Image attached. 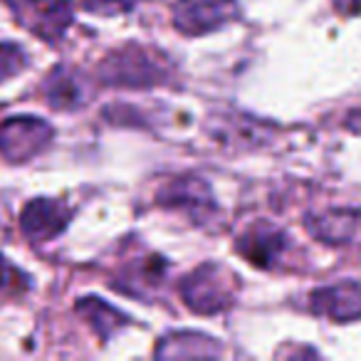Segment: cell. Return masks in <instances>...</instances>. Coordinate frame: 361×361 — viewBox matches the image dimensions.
<instances>
[{"instance_id": "11", "label": "cell", "mask_w": 361, "mask_h": 361, "mask_svg": "<svg viewBox=\"0 0 361 361\" xmlns=\"http://www.w3.org/2000/svg\"><path fill=\"white\" fill-rule=\"evenodd\" d=\"M80 312L90 319V324L94 326L102 339H109V336L124 324V314H119L114 307L104 305V302L92 300V297L80 302Z\"/></svg>"}, {"instance_id": "1", "label": "cell", "mask_w": 361, "mask_h": 361, "mask_svg": "<svg viewBox=\"0 0 361 361\" xmlns=\"http://www.w3.org/2000/svg\"><path fill=\"white\" fill-rule=\"evenodd\" d=\"M102 80L114 87H154L166 80L164 57L139 45L111 52L102 65Z\"/></svg>"}, {"instance_id": "2", "label": "cell", "mask_w": 361, "mask_h": 361, "mask_svg": "<svg viewBox=\"0 0 361 361\" xmlns=\"http://www.w3.org/2000/svg\"><path fill=\"white\" fill-rule=\"evenodd\" d=\"M180 295L193 312L213 314L221 312L231 302V285L226 282V272L216 265L198 267L180 285Z\"/></svg>"}, {"instance_id": "4", "label": "cell", "mask_w": 361, "mask_h": 361, "mask_svg": "<svg viewBox=\"0 0 361 361\" xmlns=\"http://www.w3.org/2000/svg\"><path fill=\"white\" fill-rule=\"evenodd\" d=\"M50 139V126L37 116H16L0 124V151L11 161L35 156Z\"/></svg>"}, {"instance_id": "14", "label": "cell", "mask_w": 361, "mask_h": 361, "mask_svg": "<svg viewBox=\"0 0 361 361\" xmlns=\"http://www.w3.org/2000/svg\"><path fill=\"white\" fill-rule=\"evenodd\" d=\"M11 275H16V272L8 267V262L0 257V287H6L8 282H11Z\"/></svg>"}, {"instance_id": "8", "label": "cell", "mask_w": 361, "mask_h": 361, "mask_svg": "<svg viewBox=\"0 0 361 361\" xmlns=\"http://www.w3.org/2000/svg\"><path fill=\"white\" fill-rule=\"evenodd\" d=\"M285 233L277 231V228L267 226V223H260V226L250 228V231L243 235L238 250L252 262V265H262L270 267L277 257L285 250Z\"/></svg>"}, {"instance_id": "12", "label": "cell", "mask_w": 361, "mask_h": 361, "mask_svg": "<svg viewBox=\"0 0 361 361\" xmlns=\"http://www.w3.org/2000/svg\"><path fill=\"white\" fill-rule=\"evenodd\" d=\"M25 60H27L25 52H23L18 45H13V42L0 45V82L16 77L18 72L25 67Z\"/></svg>"}, {"instance_id": "7", "label": "cell", "mask_w": 361, "mask_h": 361, "mask_svg": "<svg viewBox=\"0 0 361 361\" xmlns=\"http://www.w3.org/2000/svg\"><path fill=\"white\" fill-rule=\"evenodd\" d=\"M67 218H70V213L62 208V203L42 198V201L27 203L20 221L27 238H32V240H50V238H55L67 226Z\"/></svg>"}, {"instance_id": "6", "label": "cell", "mask_w": 361, "mask_h": 361, "mask_svg": "<svg viewBox=\"0 0 361 361\" xmlns=\"http://www.w3.org/2000/svg\"><path fill=\"white\" fill-rule=\"evenodd\" d=\"M312 310L322 317H331L336 322H349L361 317V285L344 282L319 290L312 295Z\"/></svg>"}, {"instance_id": "13", "label": "cell", "mask_w": 361, "mask_h": 361, "mask_svg": "<svg viewBox=\"0 0 361 361\" xmlns=\"http://www.w3.org/2000/svg\"><path fill=\"white\" fill-rule=\"evenodd\" d=\"M134 6V0H85V8L92 13H102V16H114V13L129 11Z\"/></svg>"}, {"instance_id": "5", "label": "cell", "mask_w": 361, "mask_h": 361, "mask_svg": "<svg viewBox=\"0 0 361 361\" xmlns=\"http://www.w3.org/2000/svg\"><path fill=\"white\" fill-rule=\"evenodd\" d=\"M11 3L20 13V20L37 37H45L50 42L60 40L72 20V8L67 0H11Z\"/></svg>"}, {"instance_id": "10", "label": "cell", "mask_w": 361, "mask_h": 361, "mask_svg": "<svg viewBox=\"0 0 361 361\" xmlns=\"http://www.w3.org/2000/svg\"><path fill=\"white\" fill-rule=\"evenodd\" d=\"M47 99L55 109H75L82 104L85 94H82V85L72 72L55 70L47 82Z\"/></svg>"}, {"instance_id": "9", "label": "cell", "mask_w": 361, "mask_h": 361, "mask_svg": "<svg viewBox=\"0 0 361 361\" xmlns=\"http://www.w3.org/2000/svg\"><path fill=\"white\" fill-rule=\"evenodd\" d=\"M161 203L164 206H183V208H213V198L208 191L206 180L198 178H178L173 180L164 193H161Z\"/></svg>"}, {"instance_id": "3", "label": "cell", "mask_w": 361, "mask_h": 361, "mask_svg": "<svg viewBox=\"0 0 361 361\" xmlns=\"http://www.w3.org/2000/svg\"><path fill=\"white\" fill-rule=\"evenodd\" d=\"M176 27L186 35H206L238 18L235 0H178Z\"/></svg>"}]
</instances>
